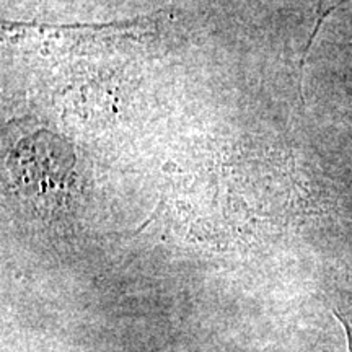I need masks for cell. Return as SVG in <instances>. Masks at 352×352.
<instances>
[{"label": "cell", "mask_w": 352, "mask_h": 352, "mask_svg": "<svg viewBox=\"0 0 352 352\" xmlns=\"http://www.w3.org/2000/svg\"><path fill=\"white\" fill-rule=\"evenodd\" d=\"M338 316V320H340V323H341V327H342V329H344V333H346V340H347V352H352V316H349V315H341L340 311H336V314H334Z\"/></svg>", "instance_id": "6da1fadb"}]
</instances>
